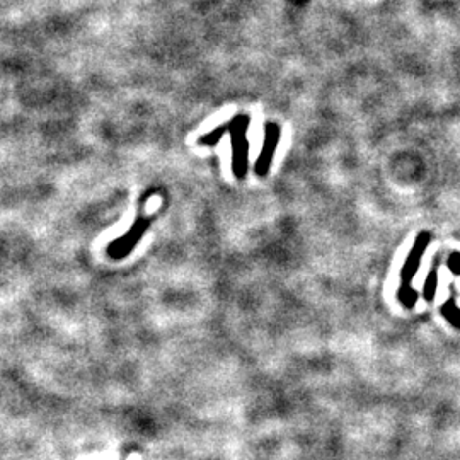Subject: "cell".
<instances>
[{"instance_id":"cell-1","label":"cell","mask_w":460,"mask_h":460,"mask_svg":"<svg viewBox=\"0 0 460 460\" xmlns=\"http://www.w3.org/2000/svg\"><path fill=\"white\" fill-rule=\"evenodd\" d=\"M442 310H443V316L452 322V325H455V327H460V310L457 309V307H455L454 300L447 302V304L443 305Z\"/></svg>"},{"instance_id":"cell-2","label":"cell","mask_w":460,"mask_h":460,"mask_svg":"<svg viewBox=\"0 0 460 460\" xmlns=\"http://www.w3.org/2000/svg\"><path fill=\"white\" fill-rule=\"evenodd\" d=\"M435 290H436V276L431 275L426 281V286H424V298L426 300H431L435 297Z\"/></svg>"}]
</instances>
